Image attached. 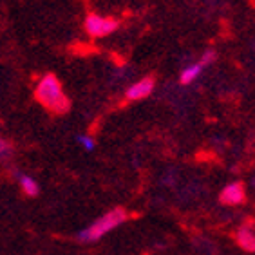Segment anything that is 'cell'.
<instances>
[{
    "instance_id": "obj_1",
    "label": "cell",
    "mask_w": 255,
    "mask_h": 255,
    "mask_svg": "<svg viewBox=\"0 0 255 255\" xmlns=\"http://www.w3.org/2000/svg\"><path fill=\"white\" fill-rule=\"evenodd\" d=\"M34 98L54 114H65L71 107L67 94L64 93V87L54 74H45L40 78L34 87Z\"/></svg>"
},
{
    "instance_id": "obj_2",
    "label": "cell",
    "mask_w": 255,
    "mask_h": 255,
    "mask_svg": "<svg viewBox=\"0 0 255 255\" xmlns=\"http://www.w3.org/2000/svg\"><path fill=\"white\" fill-rule=\"evenodd\" d=\"M127 212L123 210V208H113V210L105 212L102 217H98L94 223L82 230L78 234V241L82 243H94V241L102 239L103 236H107L109 232L116 230L120 225L127 221Z\"/></svg>"
},
{
    "instance_id": "obj_3",
    "label": "cell",
    "mask_w": 255,
    "mask_h": 255,
    "mask_svg": "<svg viewBox=\"0 0 255 255\" xmlns=\"http://www.w3.org/2000/svg\"><path fill=\"white\" fill-rule=\"evenodd\" d=\"M120 27V22L113 16H102L96 13H91L85 18V31L94 38H102L107 34L114 33Z\"/></svg>"
},
{
    "instance_id": "obj_4",
    "label": "cell",
    "mask_w": 255,
    "mask_h": 255,
    "mask_svg": "<svg viewBox=\"0 0 255 255\" xmlns=\"http://www.w3.org/2000/svg\"><path fill=\"white\" fill-rule=\"evenodd\" d=\"M223 205L228 206H237L241 203L246 201V188L241 181L228 183L225 188L221 190V196H219Z\"/></svg>"
},
{
    "instance_id": "obj_5",
    "label": "cell",
    "mask_w": 255,
    "mask_h": 255,
    "mask_svg": "<svg viewBox=\"0 0 255 255\" xmlns=\"http://www.w3.org/2000/svg\"><path fill=\"white\" fill-rule=\"evenodd\" d=\"M154 85H156V82H154L152 76L141 78L139 82H136V84H132L130 87L127 89V93H125V98H127L128 102H137V100L147 98V96H150V94H152Z\"/></svg>"
},
{
    "instance_id": "obj_6",
    "label": "cell",
    "mask_w": 255,
    "mask_h": 255,
    "mask_svg": "<svg viewBox=\"0 0 255 255\" xmlns=\"http://www.w3.org/2000/svg\"><path fill=\"white\" fill-rule=\"evenodd\" d=\"M236 239H237V245L246 252H255V232L250 230V228H239L236 234Z\"/></svg>"
},
{
    "instance_id": "obj_7",
    "label": "cell",
    "mask_w": 255,
    "mask_h": 255,
    "mask_svg": "<svg viewBox=\"0 0 255 255\" xmlns=\"http://www.w3.org/2000/svg\"><path fill=\"white\" fill-rule=\"evenodd\" d=\"M15 177L25 196H29V197L38 196V183H36V179H33V177L27 176V174H20V172L15 174Z\"/></svg>"
},
{
    "instance_id": "obj_8",
    "label": "cell",
    "mask_w": 255,
    "mask_h": 255,
    "mask_svg": "<svg viewBox=\"0 0 255 255\" xmlns=\"http://www.w3.org/2000/svg\"><path fill=\"white\" fill-rule=\"evenodd\" d=\"M203 69H205V65L201 64V62H197V64H192L188 65V67H185V71L181 73V84L183 85H188L192 84L196 78H199V74L203 73Z\"/></svg>"
},
{
    "instance_id": "obj_9",
    "label": "cell",
    "mask_w": 255,
    "mask_h": 255,
    "mask_svg": "<svg viewBox=\"0 0 255 255\" xmlns=\"http://www.w3.org/2000/svg\"><path fill=\"white\" fill-rule=\"evenodd\" d=\"M11 157H13V145H11V141H7L5 137L0 136V161L5 163V161H9Z\"/></svg>"
},
{
    "instance_id": "obj_10",
    "label": "cell",
    "mask_w": 255,
    "mask_h": 255,
    "mask_svg": "<svg viewBox=\"0 0 255 255\" xmlns=\"http://www.w3.org/2000/svg\"><path fill=\"white\" fill-rule=\"evenodd\" d=\"M78 143L85 148V150H94V147H96V143H94L93 136H87V134H80Z\"/></svg>"
},
{
    "instance_id": "obj_11",
    "label": "cell",
    "mask_w": 255,
    "mask_h": 255,
    "mask_svg": "<svg viewBox=\"0 0 255 255\" xmlns=\"http://www.w3.org/2000/svg\"><path fill=\"white\" fill-rule=\"evenodd\" d=\"M214 60H216V53H214V51H206V53L201 56V60H199V62H201V64L206 67V65H208V64H212V62H214Z\"/></svg>"
}]
</instances>
